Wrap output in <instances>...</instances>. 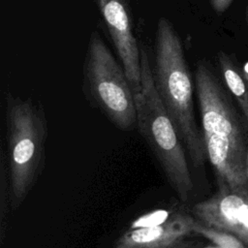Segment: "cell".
Returning a JSON list of instances; mask_svg holds the SVG:
<instances>
[{
    "label": "cell",
    "mask_w": 248,
    "mask_h": 248,
    "mask_svg": "<svg viewBox=\"0 0 248 248\" xmlns=\"http://www.w3.org/2000/svg\"><path fill=\"white\" fill-rule=\"evenodd\" d=\"M202 137L218 187L248 194V124L203 61L195 74Z\"/></svg>",
    "instance_id": "1"
},
{
    "label": "cell",
    "mask_w": 248,
    "mask_h": 248,
    "mask_svg": "<svg viewBox=\"0 0 248 248\" xmlns=\"http://www.w3.org/2000/svg\"><path fill=\"white\" fill-rule=\"evenodd\" d=\"M153 78L158 94L195 167L207 159L202 133L195 117L193 81L181 40L171 22L161 16L155 34Z\"/></svg>",
    "instance_id": "2"
},
{
    "label": "cell",
    "mask_w": 248,
    "mask_h": 248,
    "mask_svg": "<svg viewBox=\"0 0 248 248\" xmlns=\"http://www.w3.org/2000/svg\"><path fill=\"white\" fill-rule=\"evenodd\" d=\"M10 208L24 202L46 167L47 121L43 108L31 98L8 95L5 104Z\"/></svg>",
    "instance_id": "3"
},
{
    "label": "cell",
    "mask_w": 248,
    "mask_h": 248,
    "mask_svg": "<svg viewBox=\"0 0 248 248\" xmlns=\"http://www.w3.org/2000/svg\"><path fill=\"white\" fill-rule=\"evenodd\" d=\"M140 68L141 87L134 94L139 132L179 200L187 202L194 185L185 147L158 94L144 47H140Z\"/></svg>",
    "instance_id": "4"
},
{
    "label": "cell",
    "mask_w": 248,
    "mask_h": 248,
    "mask_svg": "<svg viewBox=\"0 0 248 248\" xmlns=\"http://www.w3.org/2000/svg\"><path fill=\"white\" fill-rule=\"evenodd\" d=\"M83 93L117 129L130 131L137 125V109L133 89L123 67L100 34L91 32L83 65Z\"/></svg>",
    "instance_id": "5"
},
{
    "label": "cell",
    "mask_w": 248,
    "mask_h": 248,
    "mask_svg": "<svg viewBox=\"0 0 248 248\" xmlns=\"http://www.w3.org/2000/svg\"><path fill=\"white\" fill-rule=\"evenodd\" d=\"M134 94L141 87L140 48L126 0H96Z\"/></svg>",
    "instance_id": "6"
},
{
    "label": "cell",
    "mask_w": 248,
    "mask_h": 248,
    "mask_svg": "<svg viewBox=\"0 0 248 248\" xmlns=\"http://www.w3.org/2000/svg\"><path fill=\"white\" fill-rule=\"evenodd\" d=\"M196 218L217 230L228 232L248 248V194L218 187V191L194 204Z\"/></svg>",
    "instance_id": "7"
},
{
    "label": "cell",
    "mask_w": 248,
    "mask_h": 248,
    "mask_svg": "<svg viewBox=\"0 0 248 248\" xmlns=\"http://www.w3.org/2000/svg\"><path fill=\"white\" fill-rule=\"evenodd\" d=\"M196 220L191 215L175 213L158 225L130 228L115 241L114 248H181L194 233Z\"/></svg>",
    "instance_id": "8"
},
{
    "label": "cell",
    "mask_w": 248,
    "mask_h": 248,
    "mask_svg": "<svg viewBox=\"0 0 248 248\" xmlns=\"http://www.w3.org/2000/svg\"><path fill=\"white\" fill-rule=\"evenodd\" d=\"M218 61L225 83L234 97L248 124V81L227 53L220 51L218 53Z\"/></svg>",
    "instance_id": "9"
},
{
    "label": "cell",
    "mask_w": 248,
    "mask_h": 248,
    "mask_svg": "<svg viewBox=\"0 0 248 248\" xmlns=\"http://www.w3.org/2000/svg\"><path fill=\"white\" fill-rule=\"evenodd\" d=\"M194 233L207 238L213 244L222 248H247L244 243L233 234L204 225L198 219L194 225Z\"/></svg>",
    "instance_id": "10"
},
{
    "label": "cell",
    "mask_w": 248,
    "mask_h": 248,
    "mask_svg": "<svg viewBox=\"0 0 248 248\" xmlns=\"http://www.w3.org/2000/svg\"><path fill=\"white\" fill-rule=\"evenodd\" d=\"M1 182H0V238L3 242L6 233L7 226V212L10 207V180H9V170L6 154L4 153L3 148L1 149Z\"/></svg>",
    "instance_id": "11"
},
{
    "label": "cell",
    "mask_w": 248,
    "mask_h": 248,
    "mask_svg": "<svg viewBox=\"0 0 248 248\" xmlns=\"http://www.w3.org/2000/svg\"><path fill=\"white\" fill-rule=\"evenodd\" d=\"M213 10L217 13H223L226 11L233 0H209Z\"/></svg>",
    "instance_id": "12"
},
{
    "label": "cell",
    "mask_w": 248,
    "mask_h": 248,
    "mask_svg": "<svg viewBox=\"0 0 248 248\" xmlns=\"http://www.w3.org/2000/svg\"><path fill=\"white\" fill-rule=\"evenodd\" d=\"M242 74H243L244 78H246V80L248 81V61L243 65V68H242Z\"/></svg>",
    "instance_id": "13"
},
{
    "label": "cell",
    "mask_w": 248,
    "mask_h": 248,
    "mask_svg": "<svg viewBox=\"0 0 248 248\" xmlns=\"http://www.w3.org/2000/svg\"><path fill=\"white\" fill-rule=\"evenodd\" d=\"M203 248H222V247L217 246V245H213V246H207V247H203Z\"/></svg>",
    "instance_id": "14"
},
{
    "label": "cell",
    "mask_w": 248,
    "mask_h": 248,
    "mask_svg": "<svg viewBox=\"0 0 248 248\" xmlns=\"http://www.w3.org/2000/svg\"><path fill=\"white\" fill-rule=\"evenodd\" d=\"M247 176H248V158H247Z\"/></svg>",
    "instance_id": "15"
},
{
    "label": "cell",
    "mask_w": 248,
    "mask_h": 248,
    "mask_svg": "<svg viewBox=\"0 0 248 248\" xmlns=\"http://www.w3.org/2000/svg\"><path fill=\"white\" fill-rule=\"evenodd\" d=\"M247 18H248V10H247Z\"/></svg>",
    "instance_id": "16"
}]
</instances>
